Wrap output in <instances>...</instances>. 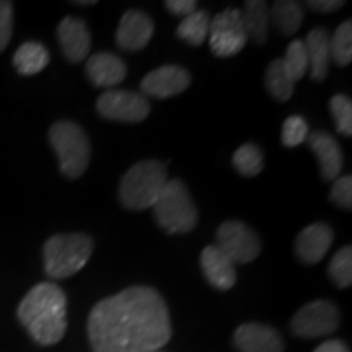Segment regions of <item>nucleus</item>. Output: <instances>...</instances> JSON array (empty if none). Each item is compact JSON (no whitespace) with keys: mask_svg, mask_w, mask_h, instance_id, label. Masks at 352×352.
<instances>
[{"mask_svg":"<svg viewBox=\"0 0 352 352\" xmlns=\"http://www.w3.org/2000/svg\"><path fill=\"white\" fill-rule=\"evenodd\" d=\"M87 328L94 352H152L171 340L168 307L148 285H132L100 300Z\"/></svg>","mask_w":352,"mask_h":352,"instance_id":"nucleus-1","label":"nucleus"},{"mask_svg":"<svg viewBox=\"0 0 352 352\" xmlns=\"http://www.w3.org/2000/svg\"><path fill=\"white\" fill-rule=\"evenodd\" d=\"M16 315L38 344H57L67 331V297L59 285L41 283L23 297Z\"/></svg>","mask_w":352,"mask_h":352,"instance_id":"nucleus-2","label":"nucleus"},{"mask_svg":"<svg viewBox=\"0 0 352 352\" xmlns=\"http://www.w3.org/2000/svg\"><path fill=\"white\" fill-rule=\"evenodd\" d=\"M94 239L85 233H60L44 243V271L52 279H65L85 267L94 254Z\"/></svg>","mask_w":352,"mask_h":352,"instance_id":"nucleus-3","label":"nucleus"},{"mask_svg":"<svg viewBox=\"0 0 352 352\" xmlns=\"http://www.w3.org/2000/svg\"><path fill=\"white\" fill-rule=\"evenodd\" d=\"M166 182V168L162 162H139L122 176L120 184L121 204L131 210L152 208Z\"/></svg>","mask_w":352,"mask_h":352,"instance_id":"nucleus-4","label":"nucleus"},{"mask_svg":"<svg viewBox=\"0 0 352 352\" xmlns=\"http://www.w3.org/2000/svg\"><path fill=\"white\" fill-rule=\"evenodd\" d=\"M152 208L158 227L170 235L191 232L197 223V209L182 179H168Z\"/></svg>","mask_w":352,"mask_h":352,"instance_id":"nucleus-5","label":"nucleus"},{"mask_svg":"<svg viewBox=\"0 0 352 352\" xmlns=\"http://www.w3.org/2000/svg\"><path fill=\"white\" fill-rule=\"evenodd\" d=\"M50 142L54 148L64 176L76 179L85 173L90 164V140L83 129L72 121H57L50 129Z\"/></svg>","mask_w":352,"mask_h":352,"instance_id":"nucleus-6","label":"nucleus"},{"mask_svg":"<svg viewBox=\"0 0 352 352\" xmlns=\"http://www.w3.org/2000/svg\"><path fill=\"white\" fill-rule=\"evenodd\" d=\"M210 51L217 57H230L243 50L248 36H246L241 10L227 8L210 19L209 28Z\"/></svg>","mask_w":352,"mask_h":352,"instance_id":"nucleus-7","label":"nucleus"},{"mask_svg":"<svg viewBox=\"0 0 352 352\" xmlns=\"http://www.w3.org/2000/svg\"><path fill=\"white\" fill-rule=\"evenodd\" d=\"M341 315L338 307L329 300H315L303 305L290 321V329L298 338L327 336L340 327Z\"/></svg>","mask_w":352,"mask_h":352,"instance_id":"nucleus-8","label":"nucleus"},{"mask_svg":"<svg viewBox=\"0 0 352 352\" xmlns=\"http://www.w3.org/2000/svg\"><path fill=\"white\" fill-rule=\"evenodd\" d=\"M217 246L232 263H252L261 253L259 236L240 220H227L217 230Z\"/></svg>","mask_w":352,"mask_h":352,"instance_id":"nucleus-9","label":"nucleus"},{"mask_svg":"<svg viewBox=\"0 0 352 352\" xmlns=\"http://www.w3.org/2000/svg\"><path fill=\"white\" fill-rule=\"evenodd\" d=\"M101 118L120 122H140L151 113V104L140 94L129 90H107L96 101Z\"/></svg>","mask_w":352,"mask_h":352,"instance_id":"nucleus-10","label":"nucleus"},{"mask_svg":"<svg viewBox=\"0 0 352 352\" xmlns=\"http://www.w3.org/2000/svg\"><path fill=\"white\" fill-rule=\"evenodd\" d=\"M189 83H191V76L186 69L179 65H164L147 74L140 83V88L147 96L170 98V96L183 94Z\"/></svg>","mask_w":352,"mask_h":352,"instance_id":"nucleus-11","label":"nucleus"},{"mask_svg":"<svg viewBox=\"0 0 352 352\" xmlns=\"http://www.w3.org/2000/svg\"><path fill=\"white\" fill-rule=\"evenodd\" d=\"M153 36V21L147 13L127 10L120 21L116 43L121 50L135 52L144 50Z\"/></svg>","mask_w":352,"mask_h":352,"instance_id":"nucleus-12","label":"nucleus"},{"mask_svg":"<svg viewBox=\"0 0 352 352\" xmlns=\"http://www.w3.org/2000/svg\"><path fill=\"white\" fill-rule=\"evenodd\" d=\"M57 39L69 63H82L90 52L91 34L85 21L77 16H65L60 21L57 26Z\"/></svg>","mask_w":352,"mask_h":352,"instance_id":"nucleus-13","label":"nucleus"},{"mask_svg":"<svg viewBox=\"0 0 352 352\" xmlns=\"http://www.w3.org/2000/svg\"><path fill=\"white\" fill-rule=\"evenodd\" d=\"M233 342L240 352H284L280 334L261 323L241 324L233 334Z\"/></svg>","mask_w":352,"mask_h":352,"instance_id":"nucleus-14","label":"nucleus"},{"mask_svg":"<svg viewBox=\"0 0 352 352\" xmlns=\"http://www.w3.org/2000/svg\"><path fill=\"white\" fill-rule=\"evenodd\" d=\"M307 144L318 160L321 176L329 182L340 178L342 166H344V155H342L341 145L338 144V140L328 132L320 131L308 134Z\"/></svg>","mask_w":352,"mask_h":352,"instance_id":"nucleus-15","label":"nucleus"},{"mask_svg":"<svg viewBox=\"0 0 352 352\" xmlns=\"http://www.w3.org/2000/svg\"><path fill=\"white\" fill-rule=\"evenodd\" d=\"M334 240L333 228L328 223L318 222L308 226L298 233L296 240L297 256L307 264H316L327 256Z\"/></svg>","mask_w":352,"mask_h":352,"instance_id":"nucleus-16","label":"nucleus"},{"mask_svg":"<svg viewBox=\"0 0 352 352\" xmlns=\"http://www.w3.org/2000/svg\"><path fill=\"white\" fill-rule=\"evenodd\" d=\"M201 267L206 279L215 289L228 290L236 283L235 264L217 245H209L202 250Z\"/></svg>","mask_w":352,"mask_h":352,"instance_id":"nucleus-17","label":"nucleus"},{"mask_svg":"<svg viewBox=\"0 0 352 352\" xmlns=\"http://www.w3.org/2000/svg\"><path fill=\"white\" fill-rule=\"evenodd\" d=\"M87 76L95 87L111 88L120 85L127 76V67L120 56L96 52L87 60Z\"/></svg>","mask_w":352,"mask_h":352,"instance_id":"nucleus-18","label":"nucleus"},{"mask_svg":"<svg viewBox=\"0 0 352 352\" xmlns=\"http://www.w3.org/2000/svg\"><path fill=\"white\" fill-rule=\"evenodd\" d=\"M308 57V69L314 80H324L328 76L329 63H331V50H329V34L327 30L315 28L308 33L305 41Z\"/></svg>","mask_w":352,"mask_h":352,"instance_id":"nucleus-19","label":"nucleus"},{"mask_svg":"<svg viewBox=\"0 0 352 352\" xmlns=\"http://www.w3.org/2000/svg\"><path fill=\"white\" fill-rule=\"evenodd\" d=\"M245 32L248 39L254 44L263 46L270 38V8L266 2L261 0H248L245 2V8L241 12Z\"/></svg>","mask_w":352,"mask_h":352,"instance_id":"nucleus-20","label":"nucleus"},{"mask_svg":"<svg viewBox=\"0 0 352 352\" xmlns=\"http://www.w3.org/2000/svg\"><path fill=\"white\" fill-rule=\"evenodd\" d=\"M50 64V52L41 43H23L13 56V65L21 76H34Z\"/></svg>","mask_w":352,"mask_h":352,"instance_id":"nucleus-21","label":"nucleus"},{"mask_svg":"<svg viewBox=\"0 0 352 352\" xmlns=\"http://www.w3.org/2000/svg\"><path fill=\"white\" fill-rule=\"evenodd\" d=\"M270 19L283 36H292L298 32L303 21V8L298 2L279 0L270 10Z\"/></svg>","mask_w":352,"mask_h":352,"instance_id":"nucleus-22","label":"nucleus"},{"mask_svg":"<svg viewBox=\"0 0 352 352\" xmlns=\"http://www.w3.org/2000/svg\"><path fill=\"white\" fill-rule=\"evenodd\" d=\"M264 83H266L267 91H270L272 98L280 101V103L287 101L294 95V88H296V82L292 80V77L285 70L283 59H274L267 65Z\"/></svg>","mask_w":352,"mask_h":352,"instance_id":"nucleus-23","label":"nucleus"},{"mask_svg":"<svg viewBox=\"0 0 352 352\" xmlns=\"http://www.w3.org/2000/svg\"><path fill=\"white\" fill-rule=\"evenodd\" d=\"M210 28V16L206 10H196L191 15L184 16L178 28H176V36L183 41L191 44V46H201L204 39L208 38Z\"/></svg>","mask_w":352,"mask_h":352,"instance_id":"nucleus-24","label":"nucleus"},{"mask_svg":"<svg viewBox=\"0 0 352 352\" xmlns=\"http://www.w3.org/2000/svg\"><path fill=\"white\" fill-rule=\"evenodd\" d=\"M233 166L243 176H256L261 173L264 166V157L261 148L254 144H245L233 153Z\"/></svg>","mask_w":352,"mask_h":352,"instance_id":"nucleus-25","label":"nucleus"},{"mask_svg":"<svg viewBox=\"0 0 352 352\" xmlns=\"http://www.w3.org/2000/svg\"><path fill=\"white\" fill-rule=\"evenodd\" d=\"M331 59L341 67L351 64L352 59V23L349 20L338 26L333 36H329Z\"/></svg>","mask_w":352,"mask_h":352,"instance_id":"nucleus-26","label":"nucleus"},{"mask_svg":"<svg viewBox=\"0 0 352 352\" xmlns=\"http://www.w3.org/2000/svg\"><path fill=\"white\" fill-rule=\"evenodd\" d=\"M283 64L294 82L300 80V78L305 76L308 70V57L305 51V44H303L302 39H294V41L289 44L285 56L283 57Z\"/></svg>","mask_w":352,"mask_h":352,"instance_id":"nucleus-27","label":"nucleus"},{"mask_svg":"<svg viewBox=\"0 0 352 352\" xmlns=\"http://www.w3.org/2000/svg\"><path fill=\"white\" fill-rule=\"evenodd\" d=\"M329 277L338 287L346 289L352 284V250L351 246H344L334 254L329 261Z\"/></svg>","mask_w":352,"mask_h":352,"instance_id":"nucleus-28","label":"nucleus"},{"mask_svg":"<svg viewBox=\"0 0 352 352\" xmlns=\"http://www.w3.org/2000/svg\"><path fill=\"white\" fill-rule=\"evenodd\" d=\"M329 111L336 121L338 132L352 135V101L346 95H334L329 100Z\"/></svg>","mask_w":352,"mask_h":352,"instance_id":"nucleus-29","label":"nucleus"},{"mask_svg":"<svg viewBox=\"0 0 352 352\" xmlns=\"http://www.w3.org/2000/svg\"><path fill=\"white\" fill-rule=\"evenodd\" d=\"M308 138V124L298 114L289 116L283 126V144L285 147H297Z\"/></svg>","mask_w":352,"mask_h":352,"instance_id":"nucleus-30","label":"nucleus"},{"mask_svg":"<svg viewBox=\"0 0 352 352\" xmlns=\"http://www.w3.org/2000/svg\"><path fill=\"white\" fill-rule=\"evenodd\" d=\"M329 199L341 209L351 210L352 208V178L349 175L340 176L334 179L331 191H329Z\"/></svg>","mask_w":352,"mask_h":352,"instance_id":"nucleus-31","label":"nucleus"},{"mask_svg":"<svg viewBox=\"0 0 352 352\" xmlns=\"http://www.w3.org/2000/svg\"><path fill=\"white\" fill-rule=\"evenodd\" d=\"M13 32V3L0 0V52L10 43Z\"/></svg>","mask_w":352,"mask_h":352,"instance_id":"nucleus-32","label":"nucleus"},{"mask_svg":"<svg viewBox=\"0 0 352 352\" xmlns=\"http://www.w3.org/2000/svg\"><path fill=\"white\" fill-rule=\"evenodd\" d=\"M165 7L175 15L188 16L197 10V2H195V0H166Z\"/></svg>","mask_w":352,"mask_h":352,"instance_id":"nucleus-33","label":"nucleus"},{"mask_svg":"<svg viewBox=\"0 0 352 352\" xmlns=\"http://www.w3.org/2000/svg\"><path fill=\"white\" fill-rule=\"evenodd\" d=\"M307 6L315 12L329 13L334 10H340V8L344 6V2H342V0H310V2H307Z\"/></svg>","mask_w":352,"mask_h":352,"instance_id":"nucleus-34","label":"nucleus"},{"mask_svg":"<svg viewBox=\"0 0 352 352\" xmlns=\"http://www.w3.org/2000/svg\"><path fill=\"white\" fill-rule=\"evenodd\" d=\"M314 352H351V351H349V346H347L346 342H342L341 340H329V341L321 342Z\"/></svg>","mask_w":352,"mask_h":352,"instance_id":"nucleus-35","label":"nucleus"},{"mask_svg":"<svg viewBox=\"0 0 352 352\" xmlns=\"http://www.w3.org/2000/svg\"><path fill=\"white\" fill-rule=\"evenodd\" d=\"M74 3H76V6L87 7V6H95V0H90V2H88V0H85V2H74Z\"/></svg>","mask_w":352,"mask_h":352,"instance_id":"nucleus-36","label":"nucleus"},{"mask_svg":"<svg viewBox=\"0 0 352 352\" xmlns=\"http://www.w3.org/2000/svg\"><path fill=\"white\" fill-rule=\"evenodd\" d=\"M152 352H160V351H152Z\"/></svg>","mask_w":352,"mask_h":352,"instance_id":"nucleus-37","label":"nucleus"}]
</instances>
